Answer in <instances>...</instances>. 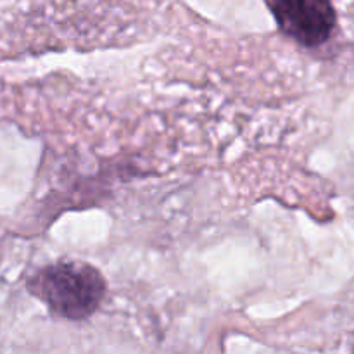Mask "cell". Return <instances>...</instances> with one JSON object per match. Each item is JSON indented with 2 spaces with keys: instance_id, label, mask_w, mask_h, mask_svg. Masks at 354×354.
Wrapping results in <instances>:
<instances>
[{
  "instance_id": "cell-1",
  "label": "cell",
  "mask_w": 354,
  "mask_h": 354,
  "mask_svg": "<svg viewBox=\"0 0 354 354\" xmlns=\"http://www.w3.org/2000/svg\"><path fill=\"white\" fill-rule=\"evenodd\" d=\"M28 289L52 313L68 320H82L99 308L106 294V282L95 268L85 263H57L38 272Z\"/></svg>"
},
{
  "instance_id": "cell-2",
  "label": "cell",
  "mask_w": 354,
  "mask_h": 354,
  "mask_svg": "<svg viewBox=\"0 0 354 354\" xmlns=\"http://www.w3.org/2000/svg\"><path fill=\"white\" fill-rule=\"evenodd\" d=\"M273 14L283 33L304 47L327 41L335 26L330 0H273Z\"/></svg>"
}]
</instances>
